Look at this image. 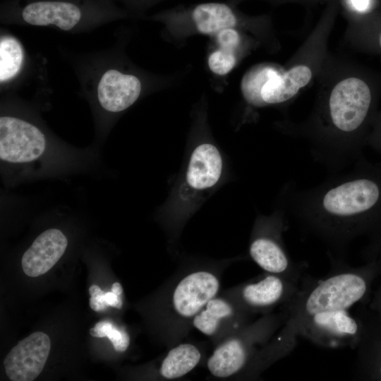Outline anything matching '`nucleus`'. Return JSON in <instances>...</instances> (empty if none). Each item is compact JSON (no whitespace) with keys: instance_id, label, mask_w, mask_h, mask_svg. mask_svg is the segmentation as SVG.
Wrapping results in <instances>:
<instances>
[{"instance_id":"5701e85b","label":"nucleus","mask_w":381,"mask_h":381,"mask_svg":"<svg viewBox=\"0 0 381 381\" xmlns=\"http://www.w3.org/2000/svg\"><path fill=\"white\" fill-rule=\"evenodd\" d=\"M238 56L236 53L218 48L210 54L207 65L210 70L218 75H226L236 66Z\"/></svg>"},{"instance_id":"c85d7f7f","label":"nucleus","mask_w":381,"mask_h":381,"mask_svg":"<svg viewBox=\"0 0 381 381\" xmlns=\"http://www.w3.org/2000/svg\"><path fill=\"white\" fill-rule=\"evenodd\" d=\"M126 1H128L133 6L140 7V6H150L161 0H126Z\"/></svg>"},{"instance_id":"1a4fd4ad","label":"nucleus","mask_w":381,"mask_h":381,"mask_svg":"<svg viewBox=\"0 0 381 381\" xmlns=\"http://www.w3.org/2000/svg\"><path fill=\"white\" fill-rule=\"evenodd\" d=\"M222 171L223 159L218 148L210 143L198 145L190 155L177 194L180 204L190 205L197 195L212 189L220 180Z\"/></svg>"},{"instance_id":"2f4dec72","label":"nucleus","mask_w":381,"mask_h":381,"mask_svg":"<svg viewBox=\"0 0 381 381\" xmlns=\"http://www.w3.org/2000/svg\"><path fill=\"white\" fill-rule=\"evenodd\" d=\"M380 374L381 375V366L380 367Z\"/></svg>"},{"instance_id":"b1692460","label":"nucleus","mask_w":381,"mask_h":381,"mask_svg":"<svg viewBox=\"0 0 381 381\" xmlns=\"http://www.w3.org/2000/svg\"><path fill=\"white\" fill-rule=\"evenodd\" d=\"M240 29L229 28L217 33L214 37L218 48L238 54L243 42Z\"/></svg>"},{"instance_id":"6ab92c4d","label":"nucleus","mask_w":381,"mask_h":381,"mask_svg":"<svg viewBox=\"0 0 381 381\" xmlns=\"http://www.w3.org/2000/svg\"><path fill=\"white\" fill-rule=\"evenodd\" d=\"M234 314L232 306L226 300L213 298L193 317V325L207 336L217 331L221 322Z\"/></svg>"},{"instance_id":"f03ea898","label":"nucleus","mask_w":381,"mask_h":381,"mask_svg":"<svg viewBox=\"0 0 381 381\" xmlns=\"http://www.w3.org/2000/svg\"><path fill=\"white\" fill-rule=\"evenodd\" d=\"M377 81L366 74L339 78L319 101L310 117L291 127L305 138L315 161L332 174L359 157L368 142L376 111Z\"/></svg>"},{"instance_id":"393cba45","label":"nucleus","mask_w":381,"mask_h":381,"mask_svg":"<svg viewBox=\"0 0 381 381\" xmlns=\"http://www.w3.org/2000/svg\"><path fill=\"white\" fill-rule=\"evenodd\" d=\"M90 295L89 304L92 310L96 312L103 311L107 309L108 305L104 300V294L99 286L92 284L89 288Z\"/></svg>"},{"instance_id":"aec40b11","label":"nucleus","mask_w":381,"mask_h":381,"mask_svg":"<svg viewBox=\"0 0 381 381\" xmlns=\"http://www.w3.org/2000/svg\"><path fill=\"white\" fill-rule=\"evenodd\" d=\"M24 59L21 45L12 37H3L0 42V81L6 82L19 72Z\"/></svg>"},{"instance_id":"f8f14e48","label":"nucleus","mask_w":381,"mask_h":381,"mask_svg":"<svg viewBox=\"0 0 381 381\" xmlns=\"http://www.w3.org/2000/svg\"><path fill=\"white\" fill-rule=\"evenodd\" d=\"M67 246V237L61 230H45L37 236L22 257L24 273L31 277L44 274L60 260Z\"/></svg>"},{"instance_id":"9b49d317","label":"nucleus","mask_w":381,"mask_h":381,"mask_svg":"<svg viewBox=\"0 0 381 381\" xmlns=\"http://www.w3.org/2000/svg\"><path fill=\"white\" fill-rule=\"evenodd\" d=\"M217 277L207 271L193 272L183 277L172 294L174 311L186 318L194 317L219 291Z\"/></svg>"},{"instance_id":"0eeeda50","label":"nucleus","mask_w":381,"mask_h":381,"mask_svg":"<svg viewBox=\"0 0 381 381\" xmlns=\"http://www.w3.org/2000/svg\"><path fill=\"white\" fill-rule=\"evenodd\" d=\"M284 212V209L279 210L270 217L259 219L258 232L250 243L249 254L268 273L300 281L301 268L289 257L282 239V232L287 228Z\"/></svg>"},{"instance_id":"2eb2a0df","label":"nucleus","mask_w":381,"mask_h":381,"mask_svg":"<svg viewBox=\"0 0 381 381\" xmlns=\"http://www.w3.org/2000/svg\"><path fill=\"white\" fill-rule=\"evenodd\" d=\"M313 70L307 64H298L282 71L269 80L261 91L262 107L281 105L292 99L311 81Z\"/></svg>"},{"instance_id":"20e7f679","label":"nucleus","mask_w":381,"mask_h":381,"mask_svg":"<svg viewBox=\"0 0 381 381\" xmlns=\"http://www.w3.org/2000/svg\"><path fill=\"white\" fill-rule=\"evenodd\" d=\"M172 30L214 36L219 31L235 28L250 30L266 25L265 17H249L230 3L205 2L189 7H178L157 14Z\"/></svg>"},{"instance_id":"412c9836","label":"nucleus","mask_w":381,"mask_h":381,"mask_svg":"<svg viewBox=\"0 0 381 381\" xmlns=\"http://www.w3.org/2000/svg\"><path fill=\"white\" fill-rule=\"evenodd\" d=\"M90 334L94 337H107L112 343L115 351H125L130 344V337L124 328L119 327L108 320L98 322L90 329Z\"/></svg>"},{"instance_id":"4be33fe9","label":"nucleus","mask_w":381,"mask_h":381,"mask_svg":"<svg viewBox=\"0 0 381 381\" xmlns=\"http://www.w3.org/2000/svg\"><path fill=\"white\" fill-rule=\"evenodd\" d=\"M360 20L367 35L368 47L381 54V11H370L360 14Z\"/></svg>"},{"instance_id":"6e6552de","label":"nucleus","mask_w":381,"mask_h":381,"mask_svg":"<svg viewBox=\"0 0 381 381\" xmlns=\"http://www.w3.org/2000/svg\"><path fill=\"white\" fill-rule=\"evenodd\" d=\"M359 329L349 310H337L307 318L295 327L294 333L322 346L339 348L354 344Z\"/></svg>"},{"instance_id":"4468645a","label":"nucleus","mask_w":381,"mask_h":381,"mask_svg":"<svg viewBox=\"0 0 381 381\" xmlns=\"http://www.w3.org/2000/svg\"><path fill=\"white\" fill-rule=\"evenodd\" d=\"M299 281L283 275L270 273L254 283L246 284L241 291L244 303L250 308L261 310L286 304L298 291Z\"/></svg>"},{"instance_id":"f257e3e1","label":"nucleus","mask_w":381,"mask_h":381,"mask_svg":"<svg viewBox=\"0 0 381 381\" xmlns=\"http://www.w3.org/2000/svg\"><path fill=\"white\" fill-rule=\"evenodd\" d=\"M288 210L308 233L344 250L373 221L381 217V167L359 161L350 171L314 187L284 190Z\"/></svg>"},{"instance_id":"a211bd4d","label":"nucleus","mask_w":381,"mask_h":381,"mask_svg":"<svg viewBox=\"0 0 381 381\" xmlns=\"http://www.w3.org/2000/svg\"><path fill=\"white\" fill-rule=\"evenodd\" d=\"M277 65L264 63L253 66L244 74L241 82L242 95L248 104L262 107L261 91L265 83L282 71Z\"/></svg>"},{"instance_id":"a878e982","label":"nucleus","mask_w":381,"mask_h":381,"mask_svg":"<svg viewBox=\"0 0 381 381\" xmlns=\"http://www.w3.org/2000/svg\"><path fill=\"white\" fill-rule=\"evenodd\" d=\"M368 142L381 152V111L375 116Z\"/></svg>"},{"instance_id":"c756f323","label":"nucleus","mask_w":381,"mask_h":381,"mask_svg":"<svg viewBox=\"0 0 381 381\" xmlns=\"http://www.w3.org/2000/svg\"><path fill=\"white\" fill-rule=\"evenodd\" d=\"M111 291L116 295L121 296L123 293V288L120 283L114 282L111 285Z\"/></svg>"},{"instance_id":"cd10ccee","label":"nucleus","mask_w":381,"mask_h":381,"mask_svg":"<svg viewBox=\"0 0 381 381\" xmlns=\"http://www.w3.org/2000/svg\"><path fill=\"white\" fill-rule=\"evenodd\" d=\"M104 300L108 306L114 307L118 309H120L122 307L123 301L121 296L116 295L111 291L109 292H105Z\"/></svg>"},{"instance_id":"7ed1b4c3","label":"nucleus","mask_w":381,"mask_h":381,"mask_svg":"<svg viewBox=\"0 0 381 381\" xmlns=\"http://www.w3.org/2000/svg\"><path fill=\"white\" fill-rule=\"evenodd\" d=\"M366 277L357 269L341 268L326 278L316 281L302 280L294 296L286 305L284 328L292 334L295 327L316 313L349 310L365 295Z\"/></svg>"},{"instance_id":"ddd939ff","label":"nucleus","mask_w":381,"mask_h":381,"mask_svg":"<svg viewBox=\"0 0 381 381\" xmlns=\"http://www.w3.org/2000/svg\"><path fill=\"white\" fill-rule=\"evenodd\" d=\"M142 90L140 79L115 69L106 71L97 85V98L107 111L118 113L133 105Z\"/></svg>"},{"instance_id":"bb28decb","label":"nucleus","mask_w":381,"mask_h":381,"mask_svg":"<svg viewBox=\"0 0 381 381\" xmlns=\"http://www.w3.org/2000/svg\"><path fill=\"white\" fill-rule=\"evenodd\" d=\"M347 5L353 11L362 14L370 12L368 10L372 6V0H346Z\"/></svg>"},{"instance_id":"9d476101","label":"nucleus","mask_w":381,"mask_h":381,"mask_svg":"<svg viewBox=\"0 0 381 381\" xmlns=\"http://www.w3.org/2000/svg\"><path fill=\"white\" fill-rule=\"evenodd\" d=\"M51 349L48 335L35 332L20 341L4 360L5 372L11 381H32L42 371Z\"/></svg>"},{"instance_id":"f3484780","label":"nucleus","mask_w":381,"mask_h":381,"mask_svg":"<svg viewBox=\"0 0 381 381\" xmlns=\"http://www.w3.org/2000/svg\"><path fill=\"white\" fill-rule=\"evenodd\" d=\"M201 358L199 349L191 344H181L171 349L164 358L159 372L167 379L179 378L190 372Z\"/></svg>"},{"instance_id":"7c9ffc66","label":"nucleus","mask_w":381,"mask_h":381,"mask_svg":"<svg viewBox=\"0 0 381 381\" xmlns=\"http://www.w3.org/2000/svg\"><path fill=\"white\" fill-rule=\"evenodd\" d=\"M241 1H243V0H229V3L233 4V5H236L237 3ZM272 1H316V0H272Z\"/></svg>"},{"instance_id":"39448f33","label":"nucleus","mask_w":381,"mask_h":381,"mask_svg":"<svg viewBox=\"0 0 381 381\" xmlns=\"http://www.w3.org/2000/svg\"><path fill=\"white\" fill-rule=\"evenodd\" d=\"M52 150L38 126L20 117L1 116L0 159L4 167L25 173L49 159Z\"/></svg>"},{"instance_id":"423d86ee","label":"nucleus","mask_w":381,"mask_h":381,"mask_svg":"<svg viewBox=\"0 0 381 381\" xmlns=\"http://www.w3.org/2000/svg\"><path fill=\"white\" fill-rule=\"evenodd\" d=\"M12 2L6 8L16 13L28 24L37 26L54 25L63 30H71L87 15H107L113 13L106 2L101 0H24Z\"/></svg>"},{"instance_id":"dca6fc26","label":"nucleus","mask_w":381,"mask_h":381,"mask_svg":"<svg viewBox=\"0 0 381 381\" xmlns=\"http://www.w3.org/2000/svg\"><path fill=\"white\" fill-rule=\"evenodd\" d=\"M249 346L242 339L233 338L216 348L207 361V368L217 377L225 378L238 372L248 358Z\"/></svg>"}]
</instances>
